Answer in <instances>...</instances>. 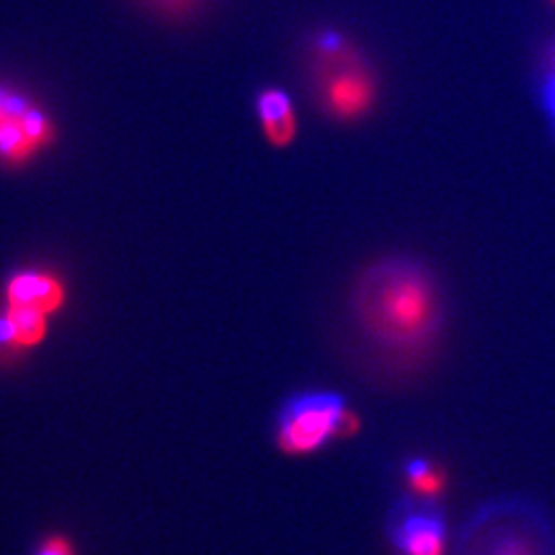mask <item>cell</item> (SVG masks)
Listing matches in <instances>:
<instances>
[{
    "instance_id": "obj_13",
    "label": "cell",
    "mask_w": 555,
    "mask_h": 555,
    "mask_svg": "<svg viewBox=\"0 0 555 555\" xmlns=\"http://www.w3.org/2000/svg\"><path fill=\"white\" fill-rule=\"evenodd\" d=\"M34 555H77V545L64 533H50L36 545Z\"/></svg>"
},
{
    "instance_id": "obj_11",
    "label": "cell",
    "mask_w": 555,
    "mask_h": 555,
    "mask_svg": "<svg viewBox=\"0 0 555 555\" xmlns=\"http://www.w3.org/2000/svg\"><path fill=\"white\" fill-rule=\"evenodd\" d=\"M541 103H543V109L550 118L552 124V130L555 134V43L550 50V56H547V66L543 70V79H541Z\"/></svg>"
},
{
    "instance_id": "obj_10",
    "label": "cell",
    "mask_w": 555,
    "mask_h": 555,
    "mask_svg": "<svg viewBox=\"0 0 555 555\" xmlns=\"http://www.w3.org/2000/svg\"><path fill=\"white\" fill-rule=\"evenodd\" d=\"M155 17L169 21L190 20L199 13L208 0H137Z\"/></svg>"
},
{
    "instance_id": "obj_14",
    "label": "cell",
    "mask_w": 555,
    "mask_h": 555,
    "mask_svg": "<svg viewBox=\"0 0 555 555\" xmlns=\"http://www.w3.org/2000/svg\"><path fill=\"white\" fill-rule=\"evenodd\" d=\"M550 2H552V4H555V0H550Z\"/></svg>"
},
{
    "instance_id": "obj_9",
    "label": "cell",
    "mask_w": 555,
    "mask_h": 555,
    "mask_svg": "<svg viewBox=\"0 0 555 555\" xmlns=\"http://www.w3.org/2000/svg\"><path fill=\"white\" fill-rule=\"evenodd\" d=\"M50 318L27 311L2 307L0 311V350L2 352H27L38 348L48 337Z\"/></svg>"
},
{
    "instance_id": "obj_6",
    "label": "cell",
    "mask_w": 555,
    "mask_h": 555,
    "mask_svg": "<svg viewBox=\"0 0 555 555\" xmlns=\"http://www.w3.org/2000/svg\"><path fill=\"white\" fill-rule=\"evenodd\" d=\"M387 537L401 555H442L447 543L444 513L433 498L403 496L385 520Z\"/></svg>"
},
{
    "instance_id": "obj_5",
    "label": "cell",
    "mask_w": 555,
    "mask_h": 555,
    "mask_svg": "<svg viewBox=\"0 0 555 555\" xmlns=\"http://www.w3.org/2000/svg\"><path fill=\"white\" fill-rule=\"evenodd\" d=\"M56 137V121L40 101L0 80V165L27 167L52 149Z\"/></svg>"
},
{
    "instance_id": "obj_3",
    "label": "cell",
    "mask_w": 555,
    "mask_h": 555,
    "mask_svg": "<svg viewBox=\"0 0 555 555\" xmlns=\"http://www.w3.org/2000/svg\"><path fill=\"white\" fill-rule=\"evenodd\" d=\"M315 91L321 109L337 121L362 119L377 100V80L352 43L337 31L313 41Z\"/></svg>"
},
{
    "instance_id": "obj_8",
    "label": "cell",
    "mask_w": 555,
    "mask_h": 555,
    "mask_svg": "<svg viewBox=\"0 0 555 555\" xmlns=\"http://www.w3.org/2000/svg\"><path fill=\"white\" fill-rule=\"evenodd\" d=\"M256 114H258L259 128L272 146L286 149L297 140V109L284 89L280 87L261 89L256 98Z\"/></svg>"
},
{
    "instance_id": "obj_12",
    "label": "cell",
    "mask_w": 555,
    "mask_h": 555,
    "mask_svg": "<svg viewBox=\"0 0 555 555\" xmlns=\"http://www.w3.org/2000/svg\"><path fill=\"white\" fill-rule=\"evenodd\" d=\"M408 476L412 479V483L416 486L420 496L422 494H433V490L437 488V474H435L433 465L422 461V459H416L408 465Z\"/></svg>"
},
{
    "instance_id": "obj_2",
    "label": "cell",
    "mask_w": 555,
    "mask_h": 555,
    "mask_svg": "<svg viewBox=\"0 0 555 555\" xmlns=\"http://www.w3.org/2000/svg\"><path fill=\"white\" fill-rule=\"evenodd\" d=\"M451 555H555V522L531 498H492L459 527Z\"/></svg>"
},
{
    "instance_id": "obj_4",
    "label": "cell",
    "mask_w": 555,
    "mask_h": 555,
    "mask_svg": "<svg viewBox=\"0 0 555 555\" xmlns=\"http://www.w3.org/2000/svg\"><path fill=\"white\" fill-rule=\"evenodd\" d=\"M352 414L336 391L313 389L288 397L276 416V442L288 455H309L348 433Z\"/></svg>"
},
{
    "instance_id": "obj_7",
    "label": "cell",
    "mask_w": 555,
    "mask_h": 555,
    "mask_svg": "<svg viewBox=\"0 0 555 555\" xmlns=\"http://www.w3.org/2000/svg\"><path fill=\"white\" fill-rule=\"evenodd\" d=\"M2 297L7 307L36 311L52 319L66 305L68 291L56 272L43 268H23L7 280Z\"/></svg>"
},
{
    "instance_id": "obj_1",
    "label": "cell",
    "mask_w": 555,
    "mask_h": 555,
    "mask_svg": "<svg viewBox=\"0 0 555 555\" xmlns=\"http://www.w3.org/2000/svg\"><path fill=\"white\" fill-rule=\"evenodd\" d=\"M350 319L371 350L412 362L440 336L444 298L430 268L410 256H389L373 261L357 278Z\"/></svg>"
}]
</instances>
